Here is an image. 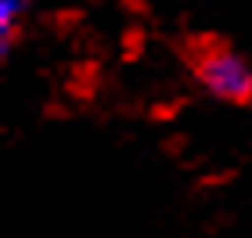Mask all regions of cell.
I'll list each match as a JSON object with an SVG mask.
<instances>
[{
	"label": "cell",
	"mask_w": 252,
	"mask_h": 238,
	"mask_svg": "<svg viewBox=\"0 0 252 238\" xmlns=\"http://www.w3.org/2000/svg\"><path fill=\"white\" fill-rule=\"evenodd\" d=\"M26 15H29V0H0V54L15 51V40H18V29L26 26Z\"/></svg>",
	"instance_id": "2"
},
{
	"label": "cell",
	"mask_w": 252,
	"mask_h": 238,
	"mask_svg": "<svg viewBox=\"0 0 252 238\" xmlns=\"http://www.w3.org/2000/svg\"><path fill=\"white\" fill-rule=\"evenodd\" d=\"M194 79L216 101H227V105L252 101V62L234 47H223V43L202 47L194 58Z\"/></svg>",
	"instance_id": "1"
}]
</instances>
